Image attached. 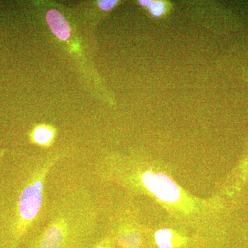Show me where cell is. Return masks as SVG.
I'll list each match as a JSON object with an SVG mask.
<instances>
[{
	"mask_svg": "<svg viewBox=\"0 0 248 248\" xmlns=\"http://www.w3.org/2000/svg\"><path fill=\"white\" fill-rule=\"evenodd\" d=\"M142 185L161 202L174 203L181 198V190L170 178L162 173L145 171L140 176Z\"/></svg>",
	"mask_w": 248,
	"mask_h": 248,
	"instance_id": "1",
	"label": "cell"
},
{
	"mask_svg": "<svg viewBox=\"0 0 248 248\" xmlns=\"http://www.w3.org/2000/svg\"><path fill=\"white\" fill-rule=\"evenodd\" d=\"M46 21L54 34L62 40H66L70 36V27L65 18L55 10L48 11Z\"/></svg>",
	"mask_w": 248,
	"mask_h": 248,
	"instance_id": "2",
	"label": "cell"
},
{
	"mask_svg": "<svg viewBox=\"0 0 248 248\" xmlns=\"http://www.w3.org/2000/svg\"><path fill=\"white\" fill-rule=\"evenodd\" d=\"M155 241L159 248H172V234L169 229L156 231L155 234Z\"/></svg>",
	"mask_w": 248,
	"mask_h": 248,
	"instance_id": "3",
	"label": "cell"
},
{
	"mask_svg": "<svg viewBox=\"0 0 248 248\" xmlns=\"http://www.w3.org/2000/svg\"><path fill=\"white\" fill-rule=\"evenodd\" d=\"M53 138V131L46 127H39L33 133L34 140L40 144L45 145L48 143Z\"/></svg>",
	"mask_w": 248,
	"mask_h": 248,
	"instance_id": "4",
	"label": "cell"
},
{
	"mask_svg": "<svg viewBox=\"0 0 248 248\" xmlns=\"http://www.w3.org/2000/svg\"><path fill=\"white\" fill-rule=\"evenodd\" d=\"M150 11L151 14L155 17H159L164 14L165 11L164 3L160 1H153L150 6Z\"/></svg>",
	"mask_w": 248,
	"mask_h": 248,
	"instance_id": "5",
	"label": "cell"
},
{
	"mask_svg": "<svg viewBox=\"0 0 248 248\" xmlns=\"http://www.w3.org/2000/svg\"><path fill=\"white\" fill-rule=\"evenodd\" d=\"M117 1L115 0H101L98 1L99 7L105 11H109L112 9L117 4Z\"/></svg>",
	"mask_w": 248,
	"mask_h": 248,
	"instance_id": "6",
	"label": "cell"
},
{
	"mask_svg": "<svg viewBox=\"0 0 248 248\" xmlns=\"http://www.w3.org/2000/svg\"><path fill=\"white\" fill-rule=\"evenodd\" d=\"M153 1H151V0H141V1H140V3L142 6H148V7H150Z\"/></svg>",
	"mask_w": 248,
	"mask_h": 248,
	"instance_id": "7",
	"label": "cell"
},
{
	"mask_svg": "<svg viewBox=\"0 0 248 248\" xmlns=\"http://www.w3.org/2000/svg\"><path fill=\"white\" fill-rule=\"evenodd\" d=\"M102 248V247H99V248Z\"/></svg>",
	"mask_w": 248,
	"mask_h": 248,
	"instance_id": "8",
	"label": "cell"
}]
</instances>
